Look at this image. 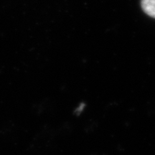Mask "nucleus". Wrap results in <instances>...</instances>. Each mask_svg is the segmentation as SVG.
Masks as SVG:
<instances>
[{"mask_svg":"<svg viewBox=\"0 0 155 155\" xmlns=\"http://www.w3.org/2000/svg\"><path fill=\"white\" fill-rule=\"evenodd\" d=\"M141 5L147 15L155 18V0H141Z\"/></svg>","mask_w":155,"mask_h":155,"instance_id":"obj_1","label":"nucleus"}]
</instances>
